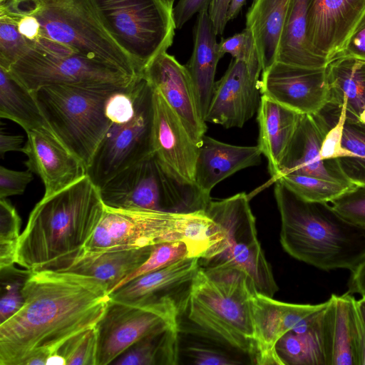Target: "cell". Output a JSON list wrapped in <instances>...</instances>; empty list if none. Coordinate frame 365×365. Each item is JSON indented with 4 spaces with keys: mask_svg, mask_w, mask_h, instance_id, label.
<instances>
[{
    "mask_svg": "<svg viewBox=\"0 0 365 365\" xmlns=\"http://www.w3.org/2000/svg\"><path fill=\"white\" fill-rule=\"evenodd\" d=\"M199 257H185L138 276L110 294V299L131 303L159 304L184 314L195 278Z\"/></svg>",
    "mask_w": 365,
    "mask_h": 365,
    "instance_id": "14",
    "label": "cell"
},
{
    "mask_svg": "<svg viewBox=\"0 0 365 365\" xmlns=\"http://www.w3.org/2000/svg\"><path fill=\"white\" fill-rule=\"evenodd\" d=\"M179 331L171 326L143 337L113 362L115 365L179 364Z\"/></svg>",
    "mask_w": 365,
    "mask_h": 365,
    "instance_id": "32",
    "label": "cell"
},
{
    "mask_svg": "<svg viewBox=\"0 0 365 365\" xmlns=\"http://www.w3.org/2000/svg\"><path fill=\"white\" fill-rule=\"evenodd\" d=\"M218 50L222 56L225 53H229L233 58L245 63L250 73L259 78L262 65L250 30L245 28L240 33L222 38L218 43Z\"/></svg>",
    "mask_w": 365,
    "mask_h": 365,
    "instance_id": "41",
    "label": "cell"
},
{
    "mask_svg": "<svg viewBox=\"0 0 365 365\" xmlns=\"http://www.w3.org/2000/svg\"><path fill=\"white\" fill-rule=\"evenodd\" d=\"M232 0H211L208 15L216 35H222L227 23V16Z\"/></svg>",
    "mask_w": 365,
    "mask_h": 365,
    "instance_id": "48",
    "label": "cell"
},
{
    "mask_svg": "<svg viewBox=\"0 0 365 365\" xmlns=\"http://www.w3.org/2000/svg\"><path fill=\"white\" fill-rule=\"evenodd\" d=\"M97 333L96 327L65 342L48 356L46 365H96Z\"/></svg>",
    "mask_w": 365,
    "mask_h": 365,
    "instance_id": "37",
    "label": "cell"
},
{
    "mask_svg": "<svg viewBox=\"0 0 365 365\" xmlns=\"http://www.w3.org/2000/svg\"><path fill=\"white\" fill-rule=\"evenodd\" d=\"M0 10L33 16L39 38L70 47L130 76H141L133 61L102 26L89 0H0Z\"/></svg>",
    "mask_w": 365,
    "mask_h": 365,
    "instance_id": "7",
    "label": "cell"
},
{
    "mask_svg": "<svg viewBox=\"0 0 365 365\" xmlns=\"http://www.w3.org/2000/svg\"><path fill=\"white\" fill-rule=\"evenodd\" d=\"M104 209L100 189L88 175L43 196L21 235L16 263L31 271H66L83 254Z\"/></svg>",
    "mask_w": 365,
    "mask_h": 365,
    "instance_id": "2",
    "label": "cell"
},
{
    "mask_svg": "<svg viewBox=\"0 0 365 365\" xmlns=\"http://www.w3.org/2000/svg\"><path fill=\"white\" fill-rule=\"evenodd\" d=\"M24 142V137L19 135H7L1 133L0 135V155L3 158L4 154L9 151H21Z\"/></svg>",
    "mask_w": 365,
    "mask_h": 365,
    "instance_id": "51",
    "label": "cell"
},
{
    "mask_svg": "<svg viewBox=\"0 0 365 365\" xmlns=\"http://www.w3.org/2000/svg\"><path fill=\"white\" fill-rule=\"evenodd\" d=\"M255 292L247 276L239 269L199 267L181 316L187 321L179 320L178 329L209 337L249 356L255 364L252 299Z\"/></svg>",
    "mask_w": 365,
    "mask_h": 365,
    "instance_id": "4",
    "label": "cell"
},
{
    "mask_svg": "<svg viewBox=\"0 0 365 365\" xmlns=\"http://www.w3.org/2000/svg\"><path fill=\"white\" fill-rule=\"evenodd\" d=\"M331 126L322 112L302 114L275 180L283 175L297 173L355 186L344 176L336 159L323 160L320 157L322 141Z\"/></svg>",
    "mask_w": 365,
    "mask_h": 365,
    "instance_id": "20",
    "label": "cell"
},
{
    "mask_svg": "<svg viewBox=\"0 0 365 365\" xmlns=\"http://www.w3.org/2000/svg\"><path fill=\"white\" fill-rule=\"evenodd\" d=\"M212 240L199 257L204 269L234 268L244 272L257 293L273 297L278 290L272 268L258 241L255 218L245 192L210 202Z\"/></svg>",
    "mask_w": 365,
    "mask_h": 365,
    "instance_id": "6",
    "label": "cell"
},
{
    "mask_svg": "<svg viewBox=\"0 0 365 365\" xmlns=\"http://www.w3.org/2000/svg\"><path fill=\"white\" fill-rule=\"evenodd\" d=\"M312 0H290L276 61L285 64L324 68L328 63L312 51L307 40L309 12Z\"/></svg>",
    "mask_w": 365,
    "mask_h": 365,
    "instance_id": "30",
    "label": "cell"
},
{
    "mask_svg": "<svg viewBox=\"0 0 365 365\" xmlns=\"http://www.w3.org/2000/svg\"><path fill=\"white\" fill-rule=\"evenodd\" d=\"M274 183L280 242L286 252L325 271H351L364 259L365 229L345 220L328 203L304 201L279 180Z\"/></svg>",
    "mask_w": 365,
    "mask_h": 365,
    "instance_id": "3",
    "label": "cell"
},
{
    "mask_svg": "<svg viewBox=\"0 0 365 365\" xmlns=\"http://www.w3.org/2000/svg\"><path fill=\"white\" fill-rule=\"evenodd\" d=\"M350 272L348 292L365 296V257Z\"/></svg>",
    "mask_w": 365,
    "mask_h": 365,
    "instance_id": "50",
    "label": "cell"
},
{
    "mask_svg": "<svg viewBox=\"0 0 365 365\" xmlns=\"http://www.w3.org/2000/svg\"><path fill=\"white\" fill-rule=\"evenodd\" d=\"M22 152L27 169L38 175L44 185V197L71 185L87 175L85 164L54 134L38 130L26 133Z\"/></svg>",
    "mask_w": 365,
    "mask_h": 365,
    "instance_id": "19",
    "label": "cell"
},
{
    "mask_svg": "<svg viewBox=\"0 0 365 365\" xmlns=\"http://www.w3.org/2000/svg\"><path fill=\"white\" fill-rule=\"evenodd\" d=\"M212 220L205 212L173 213L143 208L105 206L102 218L85 252L130 250L183 241L200 257L212 244Z\"/></svg>",
    "mask_w": 365,
    "mask_h": 365,
    "instance_id": "5",
    "label": "cell"
},
{
    "mask_svg": "<svg viewBox=\"0 0 365 365\" xmlns=\"http://www.w3.org/2000/svg\"><path fill=\"white\" fill-rule=\"evenodd\" d=\"M141 76L178 115L193 141L200 145L207 130L189 72L167 51L156 56Z\"/></svg>",
    "mask_w": 365,
    "mask_h": 365,
    "instance_id": "16",
    "label": "cell"
},
{
    "mask_svg": "<svg viewBox=\"0 0 365 365\" xmlns=\"http://www.w3.org/2000/svg\"><path fill=\"white\" fill-rule=\"evenodd\" d=\"M33 173L27 169L16 171L0 167V199L21 195L34 179Z\"/></svg>",
    "mask_w": 365,
    "mask_h": 365,
    "instance_id": "45",
    "label": "cell"
},
{
    "mask_svg": "<svg viewBox=\"0 0 365 365\" xmlns=\"http://www.w3.org/2000/svg\"><path fill=\"white\" fill-rule=\"evenodd\" d=\"M211 0H179L173 6L176 29H180L195 14L207 9Z\"/></svg>",
    "mask_w": 365,
    "mask_h": 365,
    "instance_id": "47",
    "label": "cell"
},
{
    "mask_svg": "<svg viewBox=\"0 0 365 365\" xmlns=\"http://www.w3.org/2000/svg\"><path fill=\"white\" fill-rule=\"evenodd\" d=\"M9 71L32 92L52 85L123 88L141 76H130L113 65L46 38L33 42Z\"/></svg>",
    "mask_w": 365,
    "mask_h": 365,
    "instance_id": "11",
    "label": "cell"
},
{
    "mask_svg": "<svg viewBox=\"0 0 365 365\" xmlns=\"http://www.w3.org/2000/svg\"><path fill=\"white\" fill-rule=\"evenodd\" d=\"M275 351L280 365H331L329 300L284 334Z\"/></svg>",
    "mask_w": 365,
    "mask_h": 365,
    "instance_id": "23",
    "label": "cell"
},
{
    "mask_svg": "<svg viewBox=\"0 0 365 365\" xmlns=\"http://www.w3.org/2000/svg\"><path fill=\"white\" fill-rule=\"evenodd\" d=\"M343 146L352 156L336 159L339 170L354 185H365V125L346 118Z\"/></svg>",
    "mask_w": 365,
    "mask_h": 365,
    "instance_id": "36",
    "label": "cell"
},
{
    "mask_svg": "<svg viewBox=\"0 0 365 365\" xmlns=\"http://www.w3.org/2000/svg\"><path fill=\"white\" fill-rule=\"evenodd\" d=\"M318 304H292L255 292L252 305L255 329V364L280 365L275 346L304 318L319 309Z\"/></svg>",
    "mask_w": 365,
    "mask_h": 365,
    "instance_id": "21",
    "label": "cell"
},
{
    "mask_svg": "<svg viewBox=\"0 0 365 365\" xmlns=\"http://www.w3.org/2000/svg\"><path fill=\"white\" fill-rule=\"evenodd\" d=\"M171 6H173V4L175 0H166Z\"/></svg>",
    "mask_w": 365,
    "mask_h": 365,
    "instance_id": "55",
    "label": "cell"
},
{
    "mask_svg": "<svg viewBox=\"0 0 365 365\" xmlns=\"http://www.w3.org/2000/svg\"><path fill=\"white\" fill-rule=\"evenodd\" d=\"M341 56L365 61V11L336 58Z\"/></svg>",
    "mask_w": 365,
    "mask_h": 365,
    "instance_id": "46",
    "label": "cell"
},
{
    "mask_svg": "<svg viewBox=\"0 0 365 365\" xmlns=\"http://www.w3.org/2000/svg\"><path fill=\"white\" fill-rule=\"evenodd\" d=\"M179 316L159 304L131 303L110 299L97 333L96 365L113 364L135 343L147 335L178 326Z\"/></svg>",
    "mask_w": 365,
    "mask_h": 365,
    "instance_id": "13",
    "label": "cell"
},
{
    "mask_svg": "<svg viewBox=\"0 0 365 365\" xmlns=\"http://www.w3.org/2000/svg\"><path fill=\"white\" fill-rule=\"evenodd\" d=\"M32 44L20 33L16 21L0 12V67L9 71Z\"/></svg>",
    "mask_w": 365,
    "mask_h": 365,
    "instance_id": "40",
    "label": "cell"
},
{
    "mask_svg": "<svg viewBox=\"0 0 365 365\" xmlns=\"http://www.w3.org/2000/svg\"><path fill=\"white\" fill-rule=\"evenodd\" d=\"M261 155L257 145H231L205 135L199 147L194 182L202 191L210 195L214 187L227 177L260 164Z\"/></svg>",
    "mask_w": 365,
    "mask_h": 365,
    "instance_id": "24",
    "label": "cell"
},
{
    "mask_svg": "<svg viewBox=\"0 0 365 365\" xmlns=\"http://www.w3.org/2000/svg\"><path fill=\"white\" fill-rule=\"evenodd\" d=\"M326 67L307 68L275 61L262 72L261 94L300 114L321 113L328 105Z\"/></svg>",
    "mask_w": 365,
    "mask_h": 365,
    "instance_id": "15",
    "label": "cell"
},
{
    "mask_svg": "<svg viewBox=\"0 0 365 365\" xmlns=\"http://www.w3.org/2000/svg\"><path fill=\"white\" fill-rule=\"evenodd\" d=\"M358 121L361 123L365 125V108L363 110L361 113L360 114Z\"/></svg>",
    "mask_w": 365,
    "mask_h": 365,
    "instance_id": "54",
    "label": "cell"
},
{
    "mask_svg": "<svg viewBox=\"0 0 365 365\" xmlns=\"http://www.w3.org/2000/svg\"><path fill=\"white\" fill-rule=\"evenodd\" d=\"M100 189L105 206L173 213L205 212L210 195L171 171L155 153L127 167Z\"/></svg>",
    "mask_w": 365,
    "mask_h": 365,
    "instance_id": "9",
    "label": "cell"
},
{
    "mask_svg": "<svg viewBox=\"0 0 365 365\" xmlns=\"http://www.w3.org/2000/svg\"><path fill=\"white\" fill-rule=\"evenodd\" d=\"M207 9L197 14L193 33V50L185 66L196 93L202 116L207 113L215 86V73L222 57Z\"/></svg>",
    "mask_w": 365,
    "mask_h": 365,
    "instance_id": "26",
    "label": "cell"
},
{
    "mask_svg": "<svg viewBox=\"0 0 365 365\" xmlns=\"http://www.w3.org/2000/svg\"><path fill=\"white\" fill-rule=\"evenodd\" d=\"M119 88L52 85L33 91L55 135L86 169L112 125L108 103Z\"/></svg>",
    "mask_w": 365,
    "mask_h": 365,
    "instance_id": "8",
    "label": "cell"
},
{
    "mask_svg": "<svg viewBox=\"0 0 365 365\" xmlns=\"http://www.w3.org/2000/svg\"><path fill=\"white\" fill-rule=\"evenodd\" d=\"M329 91L328 105L341 108L344 106L346 118L358 120L365 108V61L341 56L326 67Z\"/></svg>",
    "mask_w": 365,
    "mask_h": 365,
    "instance_id": "28",
    "label": "cell"
},
{
    "mask_svg": "<svg viewBox=\"0 0 365 365\" xmlns=\"http://www.w3.org/2000/svg\"><path fill=\"white\" fill-rule=\"evenodd\" d=\"M106 31L139 72L172 46L173 6L166 0H89Z\"/></svg>",
    "mask_w": 365,
    "mask_h": 365,
    "instance_id": "10",
    "label": "cell"
},
{
    "mask_svg": "<svg viewBox=\"0 0 365 365\" xmlns=\"http://www.w3.org/2000/svg\"><path fill=\"white\" fill-rule=\"evenodd\" d=\"M0 117L16 123L26 133L38 130L54 134L34 93L13 76L9 71L1 67Z\"/></svg>",
    "mask_w": 365,
    "mask_h": 365,
    "instance_id": "31",
    "label": "cell"
},
{
    "mask_svg": "<svg viewBox=\"0 0 365 365\" xmlns=\"http://www.w3.org/2000/svg\"><path fill=\"white\" fill-rule=\"evenodd\" d=\"M277 180L300 199L314 203H328L355 187L310 175L297 173L283 175Z\"/></svg>",
    "mask_w": 365,
    "mask_h": 365,
    "instance_id": "35",
    "label": "cell"
},
{
    "mask_svg": "<svg viewBox=\"0 0 365 365\" xmlns=\"http://www.w3.org/2000/svg\"><path fill=\"white\" fill-rule=\"evenodd\" d=\"M153 245L130 250L85 252L66 271L93 277L104 282L110 294L148 259Z\"/></svg>",
    "mask_w": 365,
    "mask_h": 365,
    "instance_id": "27",
    "label": "cell"
},
{
    "mask_svg": "<svg viewBox=\"0 0 365 365\" xmlns=\"http://www.w3.org/2000/svg\"><path fill=\"white\" fill-rule=\"evenodd\" d=\"M328 204L345 220L365 229V185L355 186Z\"/></svg>",
    "mask_w": 365,
    "mask_h": 365,
    "instance_id": "43",
    "label": "cell"
},
{
    "mask_svg": "<svg viewBox=\"0 0 365 365\" xmlns=\"http://www.w3.org/2000/svg\"><path fill=\"white\" fill-rule=\"evenodd\" d=\"M257 113L259 125L257 146L267 159L268 170L274 182L302 114L262 95Z\"/></svg>",
    "mask_w": 365,
    "mask_h": 365,
    "instance_id": "25",
    "label": "cell"
},
{
    "mask_svg": "<svg viewBox=\"0 0 365 365\" xmlns=\"http://www.w3.org/2000/svg\"><path fill=\"white\" fill-rule=\"evenodd\" d=\"M246 0H232L227 16V22L238 16Z\"/></svg>",
    "mask_w": 365,
    "mask_h": 365,
    "instance_id": "52",
    "label": "cell"
},
{
    "mask_svg": "<svg viewBox=\"0 0 365 365\" xmlns=\"http://www.w3.org/2000/svg\"><path fill=\"white\" fill-rule=\"evenodd\" d=\"M31 272L14 265L0 269V324L12 317L24 304L22 291Z\"/></svg>",
    "mask_w": 365,
    "mask_h": 365,
    "instance_id": "38",
    "label": "cell"
},
{
    "mask_svg": "<svg viewBox=\"0 0 365 365\" xmlns=\"http://www.w3.org/2000/svg\"><path fill=\"white\" fill-rule=\"evenodd\" d=\"M364 11L365 0H312L307 40L313 53L334 60Z\"/></svg>",
    "mask_w": 365,
    "mask_h": 365,
    "instance_id": "18",
    "label": "cell"
},
{
    "mask_svg": "<svg viewBox=\"0 0 365 365\" xmlns=\"http://www.w3.org/2000/svg\"><path fill=\"white\" fill-rule=\"evenodd\" d=\"M354 337L359 365H365V325L354 299L352 307Z\"/></svg>",
    "mask_w": 365,
    "mask_h": 365,
    "instance_id": "49",
    "label": "cell"
},
{
    "mask_svg": "<svg viewBox=\"0 0 365 365\" xmlns=\"http://www.w3.org/2000/svg\"><path fill=\"white\" fill-rule=\"evenodd\" d=\"M153 88L141 76L133 114L112 123L87 168L93 182L101 188L120 171L153 154Z\"/></svg>",
    "mask_w": 365,
    "mask_h": 365,
    "instance_id": "12",
    "label": "cell"
},
{
    "mask_svg": "<svg viewBox=\"0 0 365 365\" xmlns=\"http://www.w3.org/2000/svg\"><path fill=\"white\" fill-rule=\"evenodd\" d=\"M185 257H193V255L188 245L183 241H170L154 245L148 259L137 270L128 276L118 287L138 276Z\"/></svg>",
    "mask_w": 365,
    "mask_h": 365,
    "instance_id": "42",
    "label": "cell"
},
{
    "mask_svg": "<svg viewBox=\"0 0 365 365\" xmlns=\"http://www.w3.org/2000/svg\"><path fill=\"white\" fill-rule=\"evenodd\" d=\"M356 305L365 325V296H361L360 299L356 300Z\"/></svg>",
    "mask_w": 365,
    "mask_h": 365,
    "instance_id": "53",
    "label": "cell"
},
{
    "mask_svg": "<svg viewBox=\"0 0 365 365\" xmlns=\"http://www.w3.org/2000/svg\"><path fill=\"white\" fill-rule=\"evenodd\" d=\"M331 309V365H359L352 321L355 298L348 292L332 294Z\"/></svg>",
    "mask_w": 365,
    "mask_h": 365,
    "instance_id": "33",
    "label": "cell"
},
{
    "mask_svg": "<svg viewBox=\"0 0 365 365\" xmlns=\"http://www.w3.org/2000/svg\"><path fill=\"white\" fill-rule=\"evenodd\" d=\"M21 309L0 324V365H46L74 336L96 326L110 299L107 285L66 271H32Z\"/></svg>",
    "mask_w": 365,
    "mask_h": 365,
    "instance_id": "1",
    "label": "cell"
},
{
    "mask_svg": "<svg viewBox=\"0 0 365 365\" xmlns=\"http://www.w3.org/2000/svg\"><path fill=\"white\" fill-rule=\"evenodd\" d=\"M290 0H253L246 13L262 65V72L277 59L279 43Z\"/></svg>",
    "mask_w": 365,
    "mask_h": 365,
    "instance_id": "29",
    "label": "cell"
},
{
    "mask_svg": "<svg viewBox=\"0 0 365 365\" xmlns=\"http://www.w3.org/2000/svg\"><path fill=\"white\" fill-rule=\"evenodd\" d=\"M179 356L196 365L253 364L252 359L202 334L179 330ZM180 361V359H179Z\"/></svg>",
    "mask_w": 365,
    "mask_h": 365,
    "instance_id": "34",
    "label": "cell"
},
{
    "mask_svg": "<svg viewBox=\"0 0 365 365\" xmlns=\"http://www.w3.org/2000/svg\"><path fill=\"white\" fill-rule=\"evenodd\" d=\"M21 218L6 198L0 199V269L16 263Z\"/></svg>",
    "mask_w": 365,
    "mask_h": 365,
    "instance_id": "39",
    "label": "cell"
},
{
    "mask_svg": "<svg viewBox=\"0 0 365 365\" xmlns=\"http://www.w3.org/2000/svg\"><path fill=\"white\" fill-rule=\"evenodd\" d=\"M153 140L154 153L175 175L195 183V168L199 153L182 122L153 89Z\"/></svg>",
    "mask_w": 365,
    "mask_h": 365,
    "instance_id": "22",
    "label": "cell"
},
{
    "mask_svg": "<svg viewBox=\"0 0 365 365\" xmlns=\"http://www.w3.org/2000/svg\"><path fill=\"white\" fill-rule=\"evenodd\" d=\"M259 81L245 63L233 58L215 83L205 121L226 128H242L259 109L262 97Z\"/></svg>",
    "mask_w": 365,
    "mask_h": 365,
    "instance_id": "17",
    "label": "cell"
},
{
    "mask_svg": "<svg viewBox=\"0 0 365 365\" xmlns=\"http://www.w3.org/2000/svg\"><path fill=\"white\" fill-rule=\"evenodd\" d=\"M346 119L344 106L339 110L337 120L330 128L322 141L320 157L323 160L351 157L352 153L343 146L344 127Z\"/></svg>",
    "mask_w": 365,
    "mask_h": 365,
    "instance_id": "44",
    "label": "cell"
}]
</instances>
